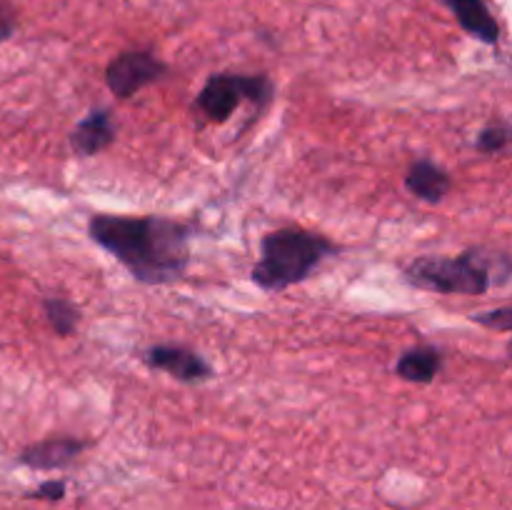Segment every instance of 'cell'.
I'll list each match as a JSON object with an SVG mask.
<instances>
[{
  "label": "cell",
  "mask_w": 512,
  "mask_h": 510,
  "mask_svg": "<svg viewBox=\"0 0 512 510\" xmlns=\"http://www.w3.org/2000/svg\"><path fill=\"white\" fill-rule=\"evenodd\" d=\"M338 250L333 240L315 230L298 225L270 230L260 240V258L250 268V280L265 293H285L305 283Z\"/></svg>",
  "instance_id": "obj_3"
},
{
  "label": "cell",
  "mask_w": 512,
  "mask_h": 510,
  "mask_svg": "<svg viewBox=\"0 0 512 510\" xmlns=\"http://www.w3.org/2000/svg\"><path fill=\"white\" fill-rule=\"evenodd\" d=\"M405 188L415 195L418 200L430 205H438L448 198L453 190V178L445 168H440L435 160L418 158L410 163L408 175H405Z\"/></svg>",
  "instance_id": "obj_9"
},
{
  "label": "cell",
  "mask_w": 512,
  "mask_h": 510,
  "mask_svg": "<svg viewBox=\"0 0 512 510\" xmlns=\"http://www.w3.org/2000/svg\"><path fill=\"white\" fill-rule=\"evenodd\" d=\"M145 365L153 370H163V373L173 375L180 383H205L215 375L213 365L203 358L200 353H195L193 348H185V345L175 343H160L150 345L145 350Z\"/></svg>",
  "instance_id": "obj_6"
},
{
  "label": "cell",
  "mask_w": 512,
  "mask_h": 510,
  "mask_svg": "<svg viewBox=\"0 0 512 510\" xmlns=\"http://www.w3.org/2000/svg\"><path fill=\"white\" fill-rule=\"evenodd\" d=\"M440 370H443V353L435 345H415V348L403 350V355L395 363L398 378L415 385L433 383Z\"/></svg>",
  "instance_id": "obj_11"
},
{
  "label": "cell",
  "mask_w": 512,
  "mask_h": 510,
  "mask_svg": "<svg viewBox=\"0 0 512 510\" xmlns=\"http://www.w3.org/2000/svg\"><path fill=\"white\" fill-rule=\"evenodd\" d=\"M458 18L460 28L485 45H498L500 25L485 0H440Z\"/></svg>",
  "instance_id": "obj_10"
},
{
  "label": "cell",
  "mask_w": 512,
  "mask_h": 510,
  "mask_svg": "<svg viewBox=\"0 0 512 510\" xmlns=\"http://www.w3.org/2000/svg\"><path fill=\"white\" fill-rule=\"evenodd\" d=\"M510 145V123L508 120H493V123L485 125L478 133V140H475V150L485 155L503 153Z\"/></svg>",
  "instance_id": "obj_13"
},
{
  "label": "cell",
  "mask_w": 512,
  "mask_h": 510,
  "mask_svg": "<svg viewBox=\"0 0 512 510\" xmlns=\"http://www.w3.org/2000/svg\"><path fill=\"white\" fill-rule=\"evenodd\" d=\"M43 310L50 328H53L60 338H68V335H73L75 330H78L80 310L73 300L58 298V295H48V298L43 300Z\"/></svg>",
  "instance_id": "obj_12"
},
{
  "label": "cell",
  "mask_w": 512,
  "mask_h": 510,
  "mask_svg": "<svg viewBox=\"0 0 512 510\" xmlns=\"http://www.w3.org/2000/svg\"><path fill=\"white\" fill-rule=\"evenodd\" d=\"M88 448V440H78L73 435H63V438H45L40 443L28 445L23 453L18 455L20 465H28L33 470H55L65 468L73 463L83 450Z\"/></svg>",
  "instance_id": "obj_8"
},
{
  "label": "cell",
  "mask_w": 512,
  "mask_h": 510,
  "mask_svg": "<svg viewBox=\"0 0 512 510\" xmlns=\"http://www.w3.org/2000/svg\"><path fill=\"white\" fill-rule=\"evenodd\" d=\"M470 320L488 330H498V333H510L512 328V310L508 305L503 308H495V310H485V313H475L470 315Z\"/></svg>",
  "instance_id": "obj_14"
},
{
  "label": "cell",
  "mask_w": 512,
  "mask_h": 510,
  "mask_svg": "<svg viewBox=\"0 0 512 510\" xmlns=\"http://www.w3.org/2000/svg\"><path fill=\"white\" fill-rule=\"evenodd\" d=\"M115 115L110 108H93L70 133L68 143L78 158H93L113 145L115 140Z\"/></svg>",
  "instance_id": "obj_7"
},
{
  "label": "cell",
  "mask_w": 512,
  "mask_h": 510,
  "mask_svg": "<svg viewBox=\"0 0 512 510\" xmlns=\"http://www.w3.org/2000/svg\"><path fill=\"white\" fill-rule=\"evenodd\" d=\"M15 28H18V20H15V13L10 5L0 3V43L13 38Z\"/></svg>",
  "instance_id": "obj_16"
},
{
  "label": "cell",
  "mask_w": 512,
  "mask_h": 510,
  "mask_svg": "<svg viewBox=\"0 0 512 510\" xmlns=\"http://www.w3.org/2000/svg\"><path fill=\"white\" fill-rule=\"evenodd\" d=\"M275 98V83L265 73H215L195 98V110L210 123H228L243 103L265 110Z\"/></svg>",
  "instance_id": "obj_4"
},
{
  "label": "cell",
  "mask_w": 512,
  "mask_h": 510,
  "mask_svg": "<svg viewBox=\"0 0 512 510\" xmlns=\"http://www.w3.org/2000/svg\"><path fill=\"white\" fill-rule=\"evenodd\" d=\"M413 288L440 295H483L510 283V258L490 248H468L458 258L420 255L403 268Z\"/></svg>",
  "instance_id": "obj_2"
},
{
  "label": "cell",
  "mask_w": 512,
  "mask_h": 510,
  "mask_svg": "<svg viewBox=\"0 0 512 510\" xmlns=\"http://www.w3.org/2000/svg\"><path fill=\"white\" fill-rule=\"evenodd\" d=\"M65 495V483L63 480H48V483L40 485L38 490H33V493L28 495V498H35V500H60Z\"/></svg>",
  "instance_id": "obj_15"
},
{
  "label": "cell",
  "mask_w": 512,
  "mask_h": 510,
  "mask_svg": "<svg viewBox=\"0 0 512 510\" xmlns=\"http://www.w3.org/2000/svg\"><path fill=\"white\" fill-rule=\"evenodd\" d=\"M88 235L143 285L175 283L193 260V228L163 215L100 213L88 220Z\"/></svg>",
  "instance_id": "obj_1"
},
{
  "label": "cell",
  "mask_w": 512,
  "mask_h": 510,
  "mask_svg": "<svg viewBox=\"0 0 512 510\" xmlns=\"http://www.w3.org/2000/svg\"><path fill=\"white\" fill-rule=\"evenodd\" d=\"M165 75H168V65L155 58L150 50H125L115 55L105 68V85L115 98L128 100Z\"/></svg>",
  "instance_id": "obj_5"
}]
</instances>
